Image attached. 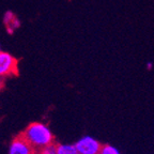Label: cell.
Returning a JSON list of instances; mask_svg holds the SVG:
<instances>
[{"label": "cell", "instance_id": "obj_7", "mask_svg": "<svg viewBox=\"0 0 154 154\" xmlns=\"http://www.w3.org/2000/svg\"><path fill=\"white\" fill-rule=\"evenodd\" d=\"M38 154H57V150H56V144L55 142L51 144H48L40 151H38Z\"/></svg>", "mask_w": 154, "mask_h": 154}, {"label": "cell", "instance_id": "obj_2", "mask_svg": "<svg viewBox=\"0 0 154 154\" xmlns=\"http://www.w3.org/2000/svg\"><path fill=\"white\" fill-rule=\"evenodd\" d=\"M18 74V61L8 51H0V78L16 76Z\"/></svg>", "mask_w": 154, "mask_h": 154}, {"label": "cell", "instance_id": "obj_11", "mask_svg": "<svg viewBox=\"0 0 154 154\" xmlns=\"http://www.w3.org/2000/svg\"><path fill=\"white\" fill-rule=\"evenodd\" d=\"M0 51H1V45H0Z\"/></svg>", "mask_w": 154, "mask_h": 154}, {"label": "cell", "instance_id": "obj_4", "mask_svg": "<svg viewBox=\"0 0 154 154\" xmlns=\"http://www.w3.org/2000/svg\"><path fill=\"white\" fill-rule=\"evenodd\" d=\"M8 154H38V151H35L20 134L10 143Z\"/></svg>", "mask_w": 154, "mask_h": 154}, {"label": "cell", "instance_id": "obj_9", "mask_svg": "<svg viewBox=\"0 0 154 154\" xmlns=\"http://www.w3.org/2000/svg\"><path fill=\"white\" fill-rule=\"evenodd\" d=\"M2 85H3V79H1V78H0V90L2 89Z\"/></svg>", "mask_w": 154, "mask_h": 154}, {"label": "cell", "instance_id": "obj_5", "mask_svg": "<svg viewBox=\"0 0 154 154\" xmlns=\"http://www.w3.org/2000/svg\"><path fill=\"white\" fill-rule=\"evenodd\" d=\"M3 24H5L7 31L9 33H13L15 30H17L20 27V20L13 12L8 11L3 16Z\"/></svg>", "mask_w": 154, "mask_h": 154}, {"label": "cell", "instance_id": "obj_1", "mask_svg": "<svg viewBox=\"0 0 154 154\" xmlns=\"http://www.w3.org/2000/svg\"><path fill=\"white\" fill-rule=\"evenodd\" d=\"M22 136L35 151H40L55 141V137L51 128L42 122L30 123L22 133Z\"/></svg>", "mask_w": 154, "mask_h": 154}, {"label": "cell", "instance_id": "obj_8", "mask_svg": "<svg viewBox=\"0 0 154 154\" xmlns=\"http://www.w3.org/2000/svg\"><path fill=\"white\" fill-rule=\"evenodd\" d=\"M100 154H119L118 151L109 144H102Z\"/></svg>", "mask_w": 154, "mask_h": 154}, {"label": "cell", "instance_id": "obj_6", "mask_svg": "<svg viewBox=\"0 0 154 154\" xmlns=\"http://www.w3.org/2000/svg\"><path fill=\"white\" fill-rule=\"evenodd\" d=\"M57 154H75L76 149L74 144H56Z\"/></svg>", "mask_w": 154, "mask_h": 154}, {"label": "cell", "instance_id": "obj_12", "mask_svg": "<svg viewBox=\"0 0 154 154\" xmlns=\"http://www.w3.org/2000/svg\"><path fill=\"white\" fill-rule=\"evenodd\" d=\"M75 154H79V153H77V152H76V153H75Z\"/></svg>", "mask_w": 154, "mask_h": 154}, {"label": "cell", "instance_id": "obj_10", "mask_svg": "<svg viewBox=\"0 0 154 154\" xmlns=\"http://www.w3.org/2000/svg\"><path fill=\"white\" fill-rule=\"evenodd\" d=\"M151 67H152V64L151 63H149V64H148V69H151Z\"/></svg>", "mask_w": 154, "mask_h": 154}, {"label": "cell", "instance_id": "obj_3", "mask_svg": "<svg viewBox=\"0 0 154 154\" xmlns=\"http://www.w3.org/2000/svg\"><path fill=\"white\" fill-rule=\"evenodd\" d=\"M76 152L79 154H100L102 143L92 137H84L74 144Z\"/></svg>", "mask_w": 154, "mask_h": 154}]
</instances>
